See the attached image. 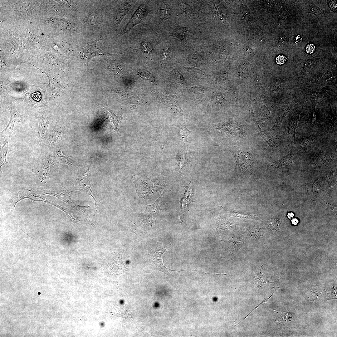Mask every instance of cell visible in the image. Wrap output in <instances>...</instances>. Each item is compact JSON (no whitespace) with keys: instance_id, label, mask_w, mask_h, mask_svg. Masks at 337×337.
Returning <instances> with one entry per match:
<instances>
[{"instance_id":"13","label":"cell","mask_w":337,"mask_h":337,"mask_svg":"<svg viewBox=\"0 0 337 337\" xmlns=\"http://www.w3.org/2000/svg\"><path fill=\"white\" fill-rule=\"evenodd\" d=\"M243 242L244 237L240 236H235L227 242L226 249L229 252L232 259L241 248Z\"/></svg>"},{"instance_id":"2","label":"cell","mask_w":337,"mask_h":337,"mask_svg":"<svg viewBox=\"0 0 337 337\" xmlns=\"http://www.w3.org/2000/svg\"><path fill=\"white\" fill-rule=\"evenodd\" d=\"M235 163L238 174L242 175L249 173L253 168L254 161L250 151L233 148L231 150Z\"/></svg>"},{"instance_id":"4","label":"cell","mask_w":337,"mask_h":337,"mask_svg":"<svg viewBox=\"0 0 337 337\" xmlns=\"http://www.w3.org/2000/svg\"><path fill=\"white\" fill-rule=\"evenodd\" d=\"M101 37L98 39L91 42H87L86 44L81 51V56L84 62L88 65L91 59L94 57L100 56H112L123 54L127 51L120 53H110L105 52L98 48L96 42L101 40Z\"/></svg>"},{"instance_id":"8","label":"cell","mask_w":337,"mask_h":337,"mask_svg":"<svg viewBox=\"0 0 337 337\" xmlns=\"http://www.w3.org/2000/svg\"><path fill=\"white\" fill-rule=\"evenodd\" d=\"M91 164L88 165V167L84 168L82 169L78 178L71 186V188L73 190H79L92 195L93 193L91 192L89 187V178L90 175V168Z\"/></svg>"},{"instance_id":"24","label":"cell","mask_w":337,"mask_h":337,"mask_svg":"<svg viewBox=\"0 0 337 337\" xmlns=\"http://www.w3.org/2000/svg\"><path fill=\"white\" fill-rule=\"evenodd\" d=\"M140 48L142 52L147 55L151 54L153 49L151 44L145 40H143L141 42Z\"/></svg>"},{"instance_id":"3","label":"cell","mask_w":337,"mask_h":337,"mask_svg":"<svg viewBox=\"0 0 337 337\" xmlns=\"http://www.w3.org/2000/svg\"><path fill=\"white\" fill-rule=\"evenodd\" d=\"M8 108L10 113V121L5 128L0 133V136H10L17 128L26 123L32 114L28 116L22 115L17 110L13 104L12 103Z\"/></svg>"},{"instance_id":"38","label":"cell","mask_w":337,"mask_h":337,"mask_svg":"<svg viewBox=\"0 0 337 337\" xmlns=\"http://www.w3.org/2000/svg\"><path fill=\"white\" fill-rule=\"evenodd\" d=\"M40 292H39V293L38 292V294H39V295L40 294Z\"/></svg>"},{"instance_id":"25","label":"cell","mask_w":337,"mask_h":337,"mask_svg":"<svg viewBox=\"0 0 337 337\" xmlns=\"http://www.w3.org/2000/svg\"><path fill=\"white\" fill-rule=\"evenodd\" d=\"M227 215L230 217H235L243 218L254 219L260 215L245 214L228 210H227Z\"/></svg>"},{"instance_id":"30","label":"cell","mask_w":337,"mask_h":337,"mask_svg":"<svg viewBox=\"0 0 337 337\" xmlns=\"http://www.w3.org/2000/svg\"><path fill=\"white\" fill-rule=\"evenodd\" d=\"M232 223L227 221L225 219H220L219 222V228L222 229H229L232 227Z\"/></svg>"},{"instance_id":"29","label":"cell","mask_w":337,"mask_h":337,"mask_svg":"<svg viewBox=\"0 0 337 337\" xmlns=\"http://www.w3.org/2000/svg\"><path fill=\"white\" fill-rule=\"evenodd\" d=\"M191 91L195 96L204 95L208 93V90L203 87L196 86L192 87Z\"/></svg>"},{"instance_id":"21","label":"cell","mask_w":337,"mask_h":337,"mask_svg":"<svg viewBox=\"0 0 337 337\" xmlns=\"http://www.w3.org/2000/svg\"><path fill=\"white\" fill-rule=\"evenodd\" d=\"M328 159V157L319 149L310 161V163L312 164H324L327 162Z\"/></svg>"},{"instance_id":"10","label":"cell","mask_w":337,"mask_h":337,"mask_svg":"<svg viewBox=\"0 0 337 337\" xmlns=\"http://www.w3.org/2000/svg\"><path fill=\"white\" fill-rule=\"evenodd\" d=\"M136 1V0L125 1L118 7L113 18V24L116 30L118 29L125 17Z\"/></svg>"},{"instance_id":"9","label":"cell","mask_w":337,"mask_h":337,"mask_svg":"<svg viewBox=\"0 0 337 337\" xmlns=\"http://www.w3.org/2000/svg\"><path fill=\"white\" fill-rule=\"evenodd\" d=\"M35 115L38 124V131L37 144L41 155V148L42 140L47 138V128L49 123L50 118L35 113Z\"/></svg>"},{"instance_id":"12","label":"cell","mask_w":337,"mask_h":337,"mask_svg":"<svg viewBox=\"0 0 337 337\" xmlns=\"http://www.w3.org/2000/svg\"><path fill=\"white\" fill-rule=\"evenodd\" d=\"M161 101L168 107L173 110L174 112L182 116L184 115L185 112L180 107L178 99L179 96L176 95L166 96L163 95L159 96Z\"/></svg>"},{"instance_id":"37","label":"cell","mask_w":337,"mask_h":337,"mask_svg":"<svg viewBox=\"0 0 337 337\" xmlns=\"http://www.w3.org/2000/svg\"><path fill=\"white\" fill-rule=\"evenodd\" d=\"M301 40V37L300 36L298 35L297 36L295 39V42L296 43H298L300 42Z\"/></svg>"},{"instance_id":"28","label":"cell","mask_w":337,"mask_h":337,"mask_svg":"<svg viewBox=\"0 0 337 337\" xmlns=\"http://www.w3.org/2000/svg\"><path fill=\"white\" fill-rule=\"evenodd\" d=\"M280 221L276 218L269 219L268 222L269 228L271 230L277 231L279 230Z\"/></svg>"},{"instance_id":"19","label":"cell","mask_w":337,"mask_h":337,"mask_svg":"<svg viewBox=\"0 0 337 337\" xmlns=\"http://www.w3.org/2000/svg\"><path fill=\"white\" fill-rule=\"evenodd\" d=\"M316 138V136L312 135L301 138L298 141V146L300 148L304 149H307L310 147L315 143Z\"/></svg>"},{"instance_id":"1","label":"cell","mask_w":337,"mask_h":337,"mask_svg":"<svg viewBox=\"0 0 337 337\" xmlns=\"http://www.w3.org/2000/svg\"><path fill=\"white\" fill-rule=\"evenodd\" d=\"M133 179L139 197L146 201L150 194L165 187L160 177L151 172L141 173L134 176Z\"/></svg>"},{"instance_id":"5","label":"cell","mask_w":337,"mask_h":337,"mask_svg":"<svg viewBox=\"0 0 337 337\" xmlns=\"http://www.w3.org/2000/svg\"><path fill=\"white\" fill-rule=\"evenodd\" d=\"M55 164L52 154L50 152L48 155L42 159L41 164L32 169L36 176L37 181H48L51 168Z\"/></svg>"},{"instance_id":"34","label":"cell","mask_w":337,"mask_h":337,"mask_svg":"<svg viewBox=\"0 0 337 337\" xmlns=\"http://www.w3.org/2000/svg\"><path fill=\"white\" fill-rule=\"evenodd\" d=\"M315 48V46L314 44L312 43L309 44L306 47V51L307 53L311 54L314 52Z\"/></svg>"},{"instance_id":"22","label":"cell","mask_w":337,"mask_h":337,"mask_svg":"<svg viewBox=\"0 0 337 337\" xmlns=\"http://www.w3.org/2000/svg\"><path fill=\"white\" fill-rule=\"evenodd\" d=\"M309 11L308 12L314 14L319 20L325 17L324 10L311 2L309 3Z\"/></svg>"},{"instance_id":"31","label":"cell","mask_w":337,"mask_h":337,"mask_svg":"<svg viewBox=\"0 0 337 337\" xmlns=\"http://www.w3.org/2000/svg\"><path fill=\"white\" fill-rule=\"evenodd\" d=\"M175 72L177 81L183 86L187 87L188 83L182 75L177 69H175Z\"/></svg>"},{"instance_id":"27","label":"cell","mask_w":337,"mask_h":337,"mask_svg":"<svg viewBox=\"0 0 337 337\" xmlns=\"http://www.w3.org/2000/svg\"><path fill=\"white\" fill-rule=\"evenodd\" d=\"M179 130L180 136L182 140L184 142H188L187 137L191 132L187 129L183 120L180 123Z\"/></svg>"},{"instance_id":"18","label":"cell","mask_w":337,"mask_h":337,"mask_svg":"<svg viewBox=\"0 0 337 337\" xmlns=\"http://www.w3.org/2000/svg\"><path fill=\"white\" fill-rule=\"evenodd\" d=\"M105 109L110 123L112 128L115 131H117V126L119 122L123 118L122 115L120 116H117L113 113L108 107L107 103L105 104Z\"/></svg>"},{"instance_id":"11","label":"cell","mask_w":337,"mask_h":337,"mask_svg":"<svg viewBox=\"0 0 337 337\" xmlns=\"http://www.w3.org/2000/svg\"><path fill=\"white\" fill-rule=\"evenodd\" d=\"M166 191H164L155 203L151 205H147L144 213V222L149 225H154L155 223V218L158 215L161 205L159 202L162 196Z\"/></svg>"},{"instance_id":"14","label":"cell","mask_w":337,"mask_h":337,"mask_svg":"<svg viewBox=\"0 0 337 337\" xmlns=\"http://www.w3.org/2000/svg\"><path fill=\"white\" fill-rule=\"evenodd\" d=\"M56 124L53 128L52 132L47 137V145L50 150L55 148V146L61 139L62 134V129Z\"/></svg>"},{"instance_id":"20","label":"cell","mask_w":337,"mask_h":337,"mask_svg":"<svg viewBox=\"0 0 337 337\" xmlns=\"http://www.w3.org/2000/svg\"><path fill=\"white\" fill-rule=\"evenodd\" d=\"M97 10H95L90 12L84 19L83 21L90 25L96 24L101 16Z\"/></svg>"},{"instance_id":"6","label":"cell","mask_w":337,"mask_h":337,"mask_svg":"<svg viewBox=\"0 0 337 337\" xmlns=\"http://www.w3.org/2000/svg\"><path fill=\"white\" fill-rule=\"evenodd\" d=\"M149 12V10L147 5L143 4L140 5L124 28L122 34L128 33L134 26L142 23Z\"/></svg>"},{"instance_id":"15","label":"cell","mask_w":337,"mask_h":337,"mask_svg":"<svg viewBox=\"0 0 337 337\" xmlns=\"http://www.w3.org/2000/svg\"><path fill=\"white\" fill-rule=\"evenodd\" d=\"M10 136H0V167L8 164L6 161V156L9 151Z\"/></svg>"},{"instance_id":"26","label":"cell","mask_w":337,"mask_h":337,"mask_svg":"<svg viewBox=\"0 0 337 337\" xmlns=\"http://www.w3.org/2000/svg\"><path fill=\"white\" fill-rule=\"evenodd\" d=\"M247 232L250 236L255 237H261L263 234L262 229L258 226L249 227L247 229Z\"/></svg>"},{"instance_id":"17","label":"cell","mask_w":337,"mask_h":337,"mask_svg":"<svg viewBox=\"0 0 337 337\" xmlns=\"http://www.w3.org/2000/svg\"><path fill=\"white\" fill-rule=\"evenodd\" d=\"M295 158V154L293 153L290 152L280 160L275 162L273 165L271 166L275 168L288 166L292 164L294 162Z\"/></svg>"},{"instance_id":"36","label":"cell","mask_w":337,"mask_h":337,"mask_svg":"<svg viewBox=\"0 0 337 337\" xmlns=\"http://www.w3.org/2000/svg\"><path fill=\"white\" fill-rule=\"evenodd\" d=\"M330 7L333 11H335L336 9L337 5L335 1H331L330 2L329 4Z\"/></svg>"},{"instance_id":"32","label":"cell","mask_w":337,"mask_h":337,"mask_svg":"<svg viewBox=\"0 0 337 337\" xmlns=\"http://www.w3.org/2000/svg\"><path fill=\"white\" fill-rule=\"evenodd\" d=\"M170 53V51L168 48L164 49L161 53V61L162 62H164L167 58Z\"/></svg>"},{"instance_id":"35","label":"cell","mask_w":337,"mask_h":337,"mask_svg":"<svg viewBox=\"0 0 337 337\" xmlns=\"http://www.w3.org/2000/svg\"><path fill=\"white\" fill-rule=\"evenodd\" d=\"M276 289H275V290H274V291H273V292H272V294L271 295V296H270V297H268V298H266L265 299H264V300H263V301H262V302H261V303H260V304L259 305H257V306L256 307H255V308H254V309H253V310H252V311H251V312H250V313H249V314H248V315H246V316H245V317H244V318H243V319L242 320H241V321H240V322H239V323H238V324H237L236 325H235V326H236V325H238V324H239V323H240V322H241V321H242V320H244V319H245V318H247V317H248V315H250V314H251V313H252V311H253V310H255V309H256V308H257V307H258V306H259V305H261V304H262V303H264V302H265H265H266L267 301H268V300H269V299H270V298H271V296H272V295H273V294L274 293V292H275V291H276Z\"/></svg>"},{"instance_id":"23","label":"cell","mask_w":337,"mask_h":337,"mask_svg":"<svg viewBox=\"0 0 337 337\" xmlns=\"http://www.w3.org/2000/svg\"><path fill=\"white\" fill-rule=\"evenodd\" d=\"M187 69L192 75L197 78L205 79L209 76L208 74L198 68L191 67L188 68Z\"/></svg>"},{"instance_id":"16","label":"cell","mask_w":337,"mask_h":337,"mask_svg":"<svg viewBox=\"0 0 337 337\" xmlns=\"http://www.w3.org/2000/svg\"><path fill=\"white\" fill-rule=\"evenodd\" d=\"M122 252L119 254L114 261L112 262L111 264V268L113 271H115L114 272L117 275H120L125 271H128V269L124 265L122 260Z\"/></svg>"},{"instance_id":"33","label":"cell","mask_w":337,"mask_h":337,"mask_svg":"<svg viewBox=\"0 0 337 337\" xmlns=\"http://www.w3.org/2000/svg\"><path fill=\"white\" fill-rule=\"evenodd\" d=\"M286 60L287 58L285 56L280 55L276 57V61L277 64L281 65L286 62Z\"/></svg>"},{"instance_id":"7","label":"cell","mask_w":337,"mask_h":337,"mask_svg":"<svg viewBox=\"0 0 337 337\" xmlns=\"http://www.w3.org/2000/svg\"><path fill=\"white\" fill-rule=\"evenodd\" d=\"M167 249V247L156 249L152 253L149 255L148 260L150 267L152 269L162 271L168 276L172 275L168 271L164 265L162 259L163 253Z\"/></svg>"}]
</instances>
